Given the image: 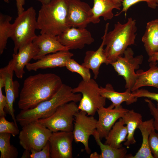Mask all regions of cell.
<instances>
[{"instance_id": "6da1fadb", "label": "cell", "mask_w": 158, "mask_h": 158, "mask_svg": "<svg viewBox=\"0 0 158 158\" xmlns=\"http://www.w3.org/2000/svg\"><path fill=\"white\" fill-rule=\"evenodd\" d=\"M63 83L61 78L53 73L31 75L24 80L19 94V108L25 110L34 108L51 98Z\"/></svg>"}, {"instance_id": "7a4b0ae2", "label": "cell", "mask_w": 158, "mask_h": 158, "mask_svg": "<svg viewBox=\"0 0 158 158\" xmlns=\"http://www.w3.org/2000/svg\"><path fill=\"white\" fill-rule=\"evenodd\" d=\"M109 25V23L106 24L102 38L104 40V52L108 65L122 56L129 46L135 44L137 31L136 20L131 17L124 23L117 22L113 30L108 32Z\"/></svg>"}, {"instance_id": "3957f363", "label": "cell", "mask_w": 158, "mask_h": 158, "mask_svg": "<svg viewBox=\"0 0 158 158\" xmlns=\"http://www.w3.org/2000/svg\"><path fill=\"white\" fill-rule=\"evenodd\" d=\"M82 95L75 93L72 88L63 84L57 92L50 98L44 101L32 109L21 110L16 117L17 121L22 126L41 119L51 116L60 106L73 102H80Z\"/></svg>"}, {"instance_id": "277c9868", "label": "cell", "mask_w": 158, "mask_h": 158, "mask_svg": "<svg viewBox=\"0 0 158 158\" xmlns=\"http://www.w3.org/2000/svg\"><path fill=\"white\" fill-rule=\"evenodd\" d=\"M68 0H52L42 4L37 18L40 33L57 36L69 28Z\"/></svg>"}, {"instance_id": "5b68a950", "label": "cell", "mask_w": 158, "mask_h": 158, "mask_svg": "<svg viewBox=\"0 0 158 158\" xmlns=\"http://www.w3.org/2000/svg\"><path fill=\"white\" fill-rule=\"evenodd\" d=\"M38 29L36 12L31 6L18 15L11 24L10 38L14 44V53L24 45L32 42L37 36L35 31Z\"/></svg>"}, {"instance_id": "8992f818", "label": "cell", "mask_w": 158, "mask_h": 158, "mask_svg": "<svg viewBox=\"0 0 158 158\" xmlns=\"http://www.w3.org/2000/svg\"><path fill=\"white\" fill-rule=\"evenodd\" d=\"M99 88L96 81L91 78L87 81L82 80L76 87L72 88L74 93L82 95L78 105L79 110L93 116L98 109L105 106L106 99L101 95Z\"/></svg>"}, {"instance_id": "52a82bcc", "label": "cell", "mask_w": 158, "mask_h": 158, "mask_svg": "<svg viewBox=\"0 0 158 158\" xmlns=\"http://www.w3.org/2000/svg\"><path fill=\"white\" fill-rule=\"evenodd\" d=\"M76 103L71 102L59 107L54 113L48 118L36 121L51 131L72 132L74 116L79 111Z\"/></svg>"}, {"instance_id": "ba28073f", "label": "cell", "mask_w": 158, "mask_h": 158, "mask_svg": "<svg viewBox=\"0 0 158 158\" xmlns=\"http://www.w3.org/2000/svg\"><path fill=\"white\" fill-rule=\"evenodd\" d=\"M19 143L24 150H40L49 141L52 132L43 124L34 121L22 127Z\"/></svg>"}, {"instance_id": "9c48e42d", "label": "cell", "mask_w": 158, "mask_h": 158, "mask_svg": "<svg viewBox=\"0 0 158 158\" xmlns=\"http://www.w3.org/2000/svg\"><path fill=\"white\" fill-rule=\"evenodd\" d=\"M134 55L132 48L128 47L122 56L118 57L110 64L118 75L122 76L124 79L126 89L131 91L137 77L135 70L139 68L143 59L142 55L134 56Z\"/></svg>"}, {"instance_id": "30bf717a", "label": "cell", "mask_w": 158, "mask_h": 158, "mask_svg": "<svg viewBox=\"0 0 158 158\" xmlns=\"http://www.w3.org/2000/svg\"><path fill=\"white\" fill-rule=\"evenodd\" d=\"M97 120L93 116L87 115L80 110L74 116L72 132L74 140L76 143L80 142L84 145L86 152L90 154L91 150L89 146V140L96 130Z\"/></svg>"}, {"instance_id": "8fae6325", "label": "cell", "mask_w": 158, "mask_h": 158, "mask_svg": "<svg viewBox=\"0 0 158 158\" xmlns=\"http://www.w3.org/2000/svg\"><path fill=\"white\" fill-rule=\"evenodd\" d=\"M14 73V63L12 59L6 66L0 69V77L4 81L7 99L6 109L11 116L13 121L18 126L14 114L13 104L16 99L19 96L20 84L18 81L13 80Z\"/></svg>"}, {"instance_id": "7c38bea8", "label": "cell", "mask_w": 158, "mask_h": 158, "mask_svg": "<svg viewBox=\"0 0 158 158\" xmlns=\"http://www.w3.org/2000/svg\"><path fill=\"white\" fill-rule=\"evenodd\" d=\"M93 16L91 8L80 0H68L67 21L70 27L86 28Z\"/></svg>"}, {"instance_id": "4fadbf2b", "label": "cell", "mask_w": 158, "mask_h": 158, "mask_svg": "<svg viewBox=\"0 0 158 158\" xmlns=\"http://www.w3.org/2000/svg\"><path fill=\"white\" fill-rule=\"evenodd\" d=\"M72 132H53L49 139L51 158H72Z\"/></svg>"}, {"instance_id": "5bb4252c", "label": "cell", "mask_w": 158, "mask_h": 158, "mask_svg": "<svg viewBox=\"0 0 158 158\" xmlns=\"http://www.w3.org/2000/svg\"><path fill=\"white\" fill-rule=\"evenodd\" d=\"M57 36L60 42L69 50L81 49L94 41L90 32L86 28L70 27Z\"/></svg>"}, {"instance_id": "9a60e30c", "label": "cell", "mask_w": 158, "mask_h": 158, "mask_svg": "<svg viewBox=\"0 0 158 158\" xmlns=\"http://www.w3.org/2000/svg\"><path fill=\"white\" fill-rule=\"evenodd\" d=\"M128 110L121 105L113 108L110 106L107 108L104 107L98 109L96 130L101 140L105 138L117 121L122 118Z\"/></svg>"}, {"instance_id": "2e32d148", "label": "cell", "mask_w": 158, "mask_h": 158, "mask_svg": "<svg viewBox=\"0 0 158 158\" xmlns=\"http://www.w3.org/2000/svg\"><path fill=\"white\" fill-rule=\"evenodd\" d=\"M69 50L59 51L46 55L33 63L26 66L28 71H36L39 69L65 67L68 61L73 56Z\"/></svg>"}, {"instance_id": "e0dca14e", "label": "cell", "mask_w": 158, "mask_h": 158, "mask_svg": "<svg viewBox=\"0 0 158 158\" xmlns=\"http://www.w3.org/2000/svg\"><path fill=\"white\" fill-rule=\"evenodd\" d=\"M32 42L38 49V53L33 59L37 61L48 54L69 50L60 42L57 36L49 34H41L37 35Z\"/></svg>"}, {"instance_id": "ac0fdd59", "label": "cell", "mask_w": 158, "mask_h": 158, "mask_svg": "<svg viewBox=\"0 0 158 158\" xmlns=\"http://www.w3.org/2000/svg\"><path fill=\"white\" fill-rule=\"evenodd\" d=\"M38 52L37 48L32 42L21 47L16 53L13 54L12 59L14 63V71L17 78L21 79L23 77L25 73V67L33 59Z\"/></svg>"}, {"instance_id": "d6986e66", "label": "cell", "mask_w": 158, "mask_h": 158, "mask_svg": "<svg viewBox=\"0 0 158 158\" xmlns=\"http://www.w3.org/2000/svg\"><path fill=\"white\" fill-rule=\"evenodd\" d=\"M94 4L92 8L93 16L91 23L97 24L100 21V18L102 17L104 20L111 19L114 16L113 10H121L122 3L111 0H93Z\"/></svg>"}, {"instance_id": "ffe728a7", "label": "cell", "mask_w": 158, "mask_h": 158, "mask_svg": "<svg viewBox=\"0 0 158 158\" xmlns=\"http://www.w3.org/2000/svg\"><path fill=\"white\" fill-rule=\"evenodd\" d=\"M99 91L103 97L111 101L112 104L109 106L112 108L120 106L124 102L127 105L136 102L138 99L130 91L126 89L123 92L116 91L110 83H107L104 87L100 86Z\"/></svg>"}, {"instance_id": "44dd1931", "label": "cell", "mask_w": 158, "mask_h": 158, "mask_svg": "<svg viewBox=\"0 0 158 158\" xmlns=\"http://www.w3.org/2000/svg\"><path fill=\"white\" fill-rule=\"evenodd\" d=\"M102 39V42L96 50H88L85 52L83 62L82 64L83 66L92 70L95 79L98 77L101 65L103 63L108 65L104 52V40Z\"/></svg>"}, {"instance_id": "7402d4cb", "label": "cell", "mask_w": 158, "mask_h": 158, "mask_svg": "<svg viewBox=\"0 0 158 158\" xmlns=\"http://www.w3.org/2000/svg\"><path fill=\"white\" fill-rule=\"evenodd\" d=\"M157 62H150L149 69L147 71L138 70L136 72L137 77L131 91L146 86L155 87L158 90V66Z\"/></svg>"}, {"instance_id": "603a6c76", "label": "cell", "mask_w": 158, "mask_h": 158, "mask_svg": "<svg viewBox=\"0 0 158 158\" xmlns=\"http://www.w3.org/2000/svg\"><path fill=\"white\" fill-rule=\"evenodd\" d=\"M142 41L149 57L158 51V19L147 23Z\"/></svg>"}, {"instance_id": "cb8c5ba5", "label": "cell", "mask_w": 158, "mask_h": 158, "mask_svg": "<svg viewBox=\"0 0 158 158\" xmlns=\"http://www.w3.org/2000/svg\"><path fill=\"white\" fill-rule=\"evenodd\" d=\"M153 118L142 121L138 126L142 137L140 147L132 158H154L150 150L149 145V138L151 131L154 129Z\"/></svg>"}, {"instance_id": "d4e9b609", "label": "cell", "mask_w": 158, "mask_h": 158, "mask_svg": "<svg viewBox=\"0 0 158 158\" xmlns=\"http://www.w3.org/2000/svg\"><path fill=\"white\" fill-rule=\"evenodd\" d=\"M125 125L122 118L119 119L105 138L104 143L117 148L123 147L122 143L126 140L128 135L127 128Z\"/></svg>"}, {"instance_id": "484cf974", "label": "cell", "mask_w": 158, "mask_h": 158, "mask_svg": "<svg viewBox=\"0 0 158 158\" xmlns=\"http://www.w3.org/2000/svg\"><path fill=\"white\" fill-rule=\"evenodd\" d=\"M126 125L128 135L126 140L123 144L129 147L136 142L134 137L135 132L142 121L141 114L135 112L134 110H128L122 118Z\"/></svg>"}, {"instance_id": "4316f807", "label": "cell", "mask_w": 158, "mask_h": 158, "mask_svg": "<svg viewBox=\"0 0 158 158\" xmlns=\"http://www.w3.org/2000/svg\"><path fill=\"white\" fill-rule=\"evenodd\" d=\"M93 135L101 150L98 158H131L132 156L131 154H127V151L125 148H115L102 143L97 130Z\"/></svg>"}, {"instance_id": "83f0119b", "label": "cell", "mask_w": 158, "mask_h": 158, "mask_svg": "<svg viewBox=\"0 0 158 158\" xmlns=\"http://www.w3.org/2000/svg\"><path fill=\"white\" fill-rule=\"evenodd\" d=\"M11 134L0 133V158H17L18 155L17 149L11 145L10 140Z\"/></svg>"}, {"instance_id": "f1b7e54d", "label": "cell", "mask_w": 158, "mask_h": 158, "mask_svg": "<svg viewBox=\"0 0 158 158\" xmlns=\"http://www.w3.org/2000/svg\"><path fill=\"white\" fill-rule=\"evenodd\" d=\"M12 17L2 13L0 14V54L6 49L7 40L10 38Z\"/></svg>"}, {"instance_id": "f546056e", "label": "cell", "mask_w": 158, "mask_h": 158, "mask_svg": "<svg viewBox=\"0 0 158 158\" xmlns=\"http://www.w3.org/2000/svg\"><path fill=\"white\" fill-rule=\"evenodd\" d=\"M65 67L71 72L76 73L79 74L84 81H87L91 79L90 70L82 64H80L72 58L68 61Z\"/></svg>"}, {"instance_id": "4dcf8cb0", "label": "cell", "mask_w": 158, "mask_h": 158, "mask_svg": "<svg viewBox=\"0 0 158 158\" xmlns=\"http://www.w3.org/2000/svg\"><path fill=\"white\" fill-rule=\"evenodd\" d=\"M144 1L146 2L147 6L152 9H155L158 6V0H123L122 2V8L120 12L117 13L115 16L120 15L123 12L124 13L125 16L127 15V12L132 6L140 2Z\"/></svg>"}, {"instance_id": "1f68e13d", "label": "cell", "mask_w": 158, "mask_h": 158, "mask_svg": "<svg viewBox=\"0 0 158 158\" xmlns=\"http://www.w3.org/2000/svg\"><path fill=\"white\" fill-rule=\"evenodd\" d=\"M5 117H0V133H10L13 137L19 134L18 126L13 121L10 122L7 120Z\"/></svg>"}, {"instance_id": "d6a6232c", "label": "cell", "mask_w": 158, "mask_h": 158, "mask_svg": "<svg viewBox=\"0 0 158 158\" xmlns=\"http://www.w3.org/2000/svg\"><path fill=\"white\" fill-rule=\"evenodd\" d=\"M149 147L154 158H158V132L155 129L151 132L149 138Z\"/></svg>"}, {"instance_id": "836d02e7", "label": "cell", "mask_w": 158, "mask_h": 158, "mask_svg": "<svg viewBox=\"0 0 158 158\" xmlns=\"http://www.w3.org/2000/svg\"><path fill=\"white\" fill-rule=\"evenodd\" d=\"M133 96L137 98L145 97L156 101L158 104V93L150 92L145 89H138L132 92Z\"/></svg>"}, {"instance_id": "e575fe53", "label": "cell", "mask_w": 158, "mask_h": 158, "mask_svg": "<svg viewBox=\"0 0 158 158\" xmlns=\"http://www.w3.org/2000/svg\"><path fill=\"white\" fill-rule=\"evenodd\" d=\"M30 151V158H51L49 141L40 150H31Z\"/></svg>"}, {"instance_id": "d590c367", "label": "cell", "mask_w": 158, "mask_h": 158, "mask_svg": "<svg viewBox=\"0 0 158 158\" xmlns=\"http://www.w3.org/2000/svg\"><path fill=\"white\" fill-rule=\"evenodd\" d=\"M145 101L147 103L150 114L153 117L154 128L158 132V104L156 106L151 100L147 98Z\"/></svg>"}, {"instance_id": "8d00e7d4", "label": "cell", "mask_w": 158, "mask_h": 158, "mask_svg": "<svg viewBox=\"0 0 158 158\" xmlns=\"http://www.w3.org/2000/svg\"><path fill=\"white\" fill-rule=\"evenodd\" d=\"M4 87V82L3 78L0 77V117L6 116V113L4 109L7 106V99L5 95L2 92V88Z\"/></svg>"}, {"instance_id": "74e56055", "label": "cell", "mask_w": 158, "mask_h": 158, "mask_svg": "<svg viewBox=\"0 0 158 158\" xmlns=\"http://www.w3.org/2000/svg\"><path fill=\"white\" fill-rule=\"evenodd\" d=\"M18 15L22 13L24 11L23 6L25 4V0H16Z\"/></svg>"}, {"instance_id": "f35d334b", "label": "cell", "mask_w": 158, "mask_h": 158, "mask_svg": "<svg viewBox=\"0 0 158 158\" xmlns=\"http://www.w3.org/2000/svg\"><path fill=\"white\" fill-rule=\"evenodd\" d=\"M148 61L149 62L158 61V51L149 57Z\"/></svg>"}, {"instance_id": "ab89813d", "label": "cell", "mask_w": 158, "mask_h": 158, "mask_svg": "<svg viewBox=\"0 0 158 158\" xmlns=\"http://www.w3.org/2000/svg\"><path fill=\"white\" fill-rule=\"evenodd\" d=\"M31 152L30 151L25 150L21 158H30Z\"/></svg>"}, {"instance_id": "60d3db41", "label": "cell", "mask_w": 158, "mask_h": 158, "mask_svg": "<svg viewBox=\"0 0 158 158\" xmlns=\"http://www.w3.org/2000/svg\"><path fill=\"white\" fill-rule=\"evenodd\" d=\"M41 3L42 4H47L50 2L52 0H36Z\"/></svg>"}, {"instance_id": "b9f144b4", "label": "cell", "mask_w": 158, "mask_h": 158, "mask_svg": "<svg viewBox=\"0 0 158 158\" xmlns=\"http://www.w3.org/2000/svg\"><path fill=\"white\" fill-rule=\"evenodd\" d=\"M113 1L117 2L122 3L123 0H111Z\"/></svg>"}, {"instance_id": "7bdbcfd3", "label": "cell", "mask_w": 158, "mask_h": 158, "mask_svg": "<svg viewBox=\"0 0 158 158\" xmlns=\"http://www.w3.org/2000/svg\"><path fill=\"white\" fill-rule=\"evenodd\" d=\"M6 3H8L9 1L11 0H3Z\"/></svg>"}]
</instances>
